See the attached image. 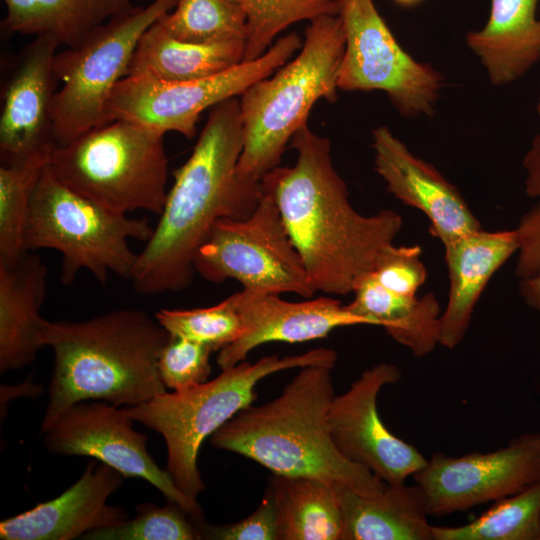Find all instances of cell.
<instances>
[{"instance_id": "obj_29", "label": "cell", "mask_w": 540, "mask_h": 540, "mask_svg": "<svg viewBox=\"0 0 540 540\" xmlns=\"http://www.w3.org/2000/svg\"><path fill=\"white\" fill-rule=\"evenodd\" d=\"M158 19L172 37L189 43L244 41L246 14L238 0H177Z\"/></svg>"}, {"instance_id": "obj_23", "label": "cell", "mask_w": 540, "mask_h": 540, "mask_svg": "<svg viewBox=\"0 0 540 540\" xmlns=\"http://www.w3.org/2000/svg\"><path fill=\"white\" fill-rule=\"evenodd\" d=\"M343 540H434L426 496L418 485L386 484L374 494L338 486Z\"/></svg>"}, {"instance_id": "obj_27", "label": "cell", "mask_w": 540, "mask_h": 540, "mask_svg": "<svg viewBox=\"0 0 540 540\" xmlns=\"http://www.w3.org/2000/svg\"><path fill=\"white\" fill-rule=\"evenodd\" d=\"M338 484L273 474L278 540H343Z\"/></svg>"}, {"instance_id": "obj_35", "label": "cell", "mask_w": 540, "mask_h": 540, "mask_svg": "<svg viewBox=\"0 0 540 540\" xmlns=\"http://www.w3.org/2000/svg\"><path fill=\"white\" fill-rule=\"evenodd\" d=\"M420 255L418 245L395 246L392 243L381 251L371 274L380 285L393 293L417 296L427 278Z\"/></svg>"}, {"instance_id": "obj_8", "label": "cell", "mask_w": 540, "mask_h": 540, "mask_svg": "<svg viewBox=\"0 0 540 540\" xmlns=\"http://www.w3.org/2000/svg\"><path fill=\"white\" fill-rule=\"evenodd\" d=\"M164 135L114 120L55 147L48 167L65 185L112 211L160 215L168 193Z\"/></svg>"}, {"instance_id": "obj_7", "label": "cell", "mask_w": 540, "mask_h": 540, "mask_svg": "<svg viewBox=\"0 0 540 540\" xmlns=\"http://www.w3.org/2000/svg\"><path fill=\"white\" fill-rule=\"evenodd\" d=\"M153 230L145 218H130L74 191L47 164L31 195L24 246L26 251H59L60 279L66 285L81 269L106 284L109 273L130 280L138 254L128 241L147 242Z\"/></svg>"}, {"instance_id": "obj_13", "label": "cell", "mask_w": 540, "mask_h": 540, "mask_svg": "<svg viewBox=\"0 0 540 540\" xmlns=\"http://www.w3.org/2000/svg\"><path fill=\"white\" fill-rule=\"evenodd\" d=\"M132 422L123 408L105 401H83L68 407L40 434L51 454L89 456L126 477L142 478L191 518L203 519L197 499L184 494L167 470L156 464L147 451V435L134 430Z\"/></svg>"}, {"instance_id": "obj_36", "label": "cell", "mask_w": 540, "mask_h": 540, "mask_svg": "<svg viewBox=\"0 0 540 540\" xmlns=\"http://www.w3.org/2000/svg\"><path fill=\"white\" fill-rule=\"evenodd\" d=\"M202 539L278 540V524L274 497L268 487L258 508L245 519L232 524L211 525L193 519Z\"/></svg>"}, {"instance_id": "obj_14", "label": "cell", "mask_w": 540, "mask_h": 540, "mask_svg": "<svg viewBox=\"0 0 540 540\" xmlns=\"http://www.w3.org/2000/svg\"><path fill=\"white\" fill-rule=\"evenodd\" d=\"M412 477L422 488L432 516L500 500L540 479V432H525L488 453L436 452Z\"/></svg>"}, {"instance_id": "obj_26", "label": "cell", "mask_w": 540, "mask_h": 540, "mask_svg": "<svg viewBox=\"0 0 540 540\" xmlns=\"http://www.w3.org/2000/svg\"><path fill=\"white\" fill-rule=\"evenodd\" d=\"M6 33L54 37L66 48L79 46L111 19L132 12L131 0H3Z\"/></svg>"}, {"instance_id": "obj_4", "label": "cell", "mask_w": 540, "mask_h": 540, "mask_svg": "<svg viewBox=\"0 0 540 540\" xmlns=\"http://www.w3.org/2000/svg\"><path fill=\"white\" fill-rule=\"evenodd\" d=\"M331 369L307 366L275 399L248 406L218 428L213 447L247 457L273 474L311 477L374 494L386 485L336 448L328 423Z\"/></svg>"}, {"instance_id": "obj_24", "label": "cell", "mask_w": 540, "mask_h": 540, "mask_svg": "<svg viewBox=\"0 0 540 540\" xmlns=\"http://www.w3.org/2000/svg\"><path fill=\"white\" fill-rule=\"evenodd\" d=\"M244 45V41L211 44L180 41L169 35L157 20L139 39L127 75L172 82L210 77L243 62Z\"/></svg>"}, {"instance_id": "obj_30", "label": "cell", "mask_w": 540, "mask_h": 540, "mask_svg": "<svg viewBox=\"0 0 540 540\" xmlns=\"http://www.w3.org/2000/svg\"><path fill=\"white\" fill-rule=\"evenodd\" d=\"M51 155L2 162L0 167V263L17 261L26 249L24 232L33 189Z\"/></svg>"}, {"instance_id": "obj_5", "label": "cell", "mask_w": 540, "mask_h": 540, "mask_svg": "<svg viewBox=\"0 0 540 540\" xmlns=\"http://www.w3.org/2000/svg\"><path fill=\"white\" fill-rule=\"evenodd\" d=\"M344 50L340 16L315 18L294 59L244 91L239 99L244 140L237 164L243 181L260 183L279 166L293 135L308 125L314 104L320 99H337Z\"/></svg>"}, {"instance_id": "obj_37", "label": "cell", "mask_w": 540, "mask_h": 540, "mask_svg": "<svg viewBox=\"0 0 540 540\" xmlns=\"http://www.w3.org/2000/svg\"><path fill=\"white\" fill-rule=\"evenodd\" d=\"M518 257L515 273L519 279L540 274V200L522 216L515 229Z\"/></svg>"}, {"instance_id": "obj_42", "label": "cell", "mask_w": 540, "mask_h": 540, "mask_svg": "<svg viewBox=\"0 0 540 540\" xmlns=\"http://www.w3.org/2000/svg\"><path fill=\"white\" fill-rule=\"evenodd\" d=\"M539 540H540V536H539Z\"/></svg>"}, {"instance_id": "obj_25", "label": "cell", "mask_w": 540, "mask_h": 540, "mask_svg": "<svg viewBox=\"0 0 540 540\" xmlns=\"http://www.w3.org/2000/svg\"><path fill=\"white\" fill-rule=\"evenodd\" d=\"M352 293L354 299L347 308L371 325L383 327L414 356H425L439 344L442 312L432 293L422 297L393 293L380 285L371 272L356 282Z\"/></svg>"}, {"instance_id": "obj_31", "label": "cell", "mask_w": 540, "mask_h": 540, "mask_svg": "<svg viewBox=\"0 0 540 540\" xmlns=\"http://www.w3.org/2000/svg\"><path fill=\"white\" fill-rule=\"evenodd\" d=\"M246 14L243 61L262 56L291 24L339 15L341 0H238Z\"/></svg>"}, {"instance_id": "obj_15", "label": "cell", "mask_w": 540, "mask_h": 540, "mask_svg": "<svg viewBox=\"0 0 540 540\" xmlns=\"http://www.w3.org/2000/svg\"><path fill=\"white\" fill-rule=\"evenodd\" d=\"M401 370L380 363L367 370L342 395L335 396L328 412L332 440L339 452L386 484L405 483L427 459L381 420L377 397L381 389L401 378Z\"/></svg>"}, {"instance_id": "obj_28", "label": "cell", "mask_w": 540, "mask_h": 540, "mask_svg": "<svg viewBox=\"0 0 540 540\" xmlns=\"http://www.w3.org/2000/svg\"><path fill=\"white\" fill-rule=\"evenodd\" d=\"M434 540H539L540 479L494 501L484 513L461 526H433Z\"/></svg>"}, {"instance_id": "obj_6", "label": "cell", "mask_w": 540, "mask_h": 540, "mask_svg": "<svg viewBox=\"0 0 540 540\" xmlns=\"http://www.w3.org/2000/svg\"><path fill=\"white\" fill-rule=\"evenodd\" d=\"M336 360V352L327 348L282 358L268 355L255 363L244 360L222 369L221 374L209 382L182 391L165 392L123 409L133 421L164 438L167 472L184 494L197 499L205 490L197 464L202 442L252 405L257 397V383L270 374L291 368L323 366L332 369Z\"/></svg>"}, {"instance_id": "obj_10", "label": "cell", "mask_w": 540, "mask_h": 540, "mask_svg": "<svg viewBox=\"0 0 540 540\" xmlns=\"http://www.w3.org/2000/svg\"><path fill=\"white\" fill-rule=\"evenodd\" d=\"M193 263L202 278L214 283L234 279L250 292H292L304 298L315 293L275 201L263 191L247 218L214 223Z\"/></svg>"}, {"instance_id": "obj_16", "label": "cell", "mask_w": 540, "mask_h": 540, "mask_svg": "<svg viewBox=\"0 0 540 540\" xmlns=\"http://www.w3.org/2000/svg\"><path fill=\"white\" fill-rule=\"evenodd\" d=\"M60 46L52 36L36 37L24 50L2 96L0 150L2 161L51 155L52 105L57 79L53 63Z\"/></svg>"}, {"instance_id": "obj_41", "label": "cell", "mask_w": 540, "mask_h": 540, "mask_svg": "<svg viewBox=\"0 0 540 540\" xmlns=\"http://www.w3.org/2000/svg\"><path fill=\"white\" fill-rule=\"evenodd\" d=\"M537 113H538L539 118H540V98H539V101H538V104H537Z\"/></svg>"}, {"instance_id": "obj_18", "label": "cell", "mask_w": 540, "mask_h": 540, "mask_svg": "<svg viewBox=\"0 0 540 540\" xmlns=\"http://www.w3.org/2000/svg\"><path fill=\"white\" fill-rule=\"evenodd\" d=\"M126 478L95 458L82 476L58 497L0 523L2 540H71L128 519L127 512L107 500Z\"/></svg>"}, {"instance_id": "obj_38", "label": "cell", "mask_w": 540, "mask_h": 540, "mask_svg": "<svg viewBox=\"0 0 540 540\" xmlns=\"http://www.w3.org/2000/svg\"><path fill=\"white\" fill-rule=\"evenodd\" d=\"M523 167L526 172V194L540 200V134L532 140L531 146L524 156Z\"/></svg>"}, {"instance_id": "obj_32", "label": "cell", "mask_w": 540, "mask_h": 540, "mask_svg": "<svg viewBox=\"0 0 540 540\" xmlns=\"http://www.w3.org/2000/svg\"><path fill=\"white\" fill-rule=\"evenodd\" d=\"M155 318L171 336L204 344L213 351H220L245 332L233 295L210 307L161 309Z\"/></svg>"}, {"instance_id": "obj_2", "label": "cell", "mask_w": 540, "mask_h": 540, "mask_svg": "<svg viewBox=\"0 0 540 540\" xmlns=\"http://www.w3.org/2000/svg\"><path fill=\"white\" fill-rule=\"evenodd\" d=\"M243 140L239 99L212 107L190 157L174 172L152 236L138 253L130 278L137 293L154 296L189 287L195 254L214 223L245 219L254 211L262 189L237 174Z\"/></svg>"}, {"instance_id": "obj_19", "label": "cell", "mask_w": 540, "mask_h": 540, "mask_svg": "<svg viewBox=\"0 0 540 540\" xmlns=\"http://www.w3.org/2000/svg\"><path fill=\"white\" fill-rule=\"evenodd\" d=\"M245 332L219 351L221 369L244 360L256 347L270 342L301 343L326 337L338 327L370 324L331 297L303 302L283 300L276 294L242 290L233 294Z\"/></svg>"}, {"instance_id": "obj_9", "label": "cell", "mask_w": 540, "mask_h": 540, "mask_svg": "<svg viewBox=\"0 0 540 540\" xmlns=\"http://www.w3.org/2000/svg\"><path fill=\"white\" fill-rule=\"evenodd\" d=\"M176 3L154 0L147 7L137 6L100 26L79 46L56 53L54 74L62 82L52 105L56 147L110 122L107 103L116 84L128 74L139 39Z\"/></svg>"}, {"instance_id": "obj_34", "label": "cell", "mask_w": 540, "mask_h": 540, "mask_svg": "<svg viewBox=\"0 0 540 540\" xmlns=\"http://www.w3.org/2000/svg\"><path fill=\"white\" fill-rule=\"evenodd\" d=\"M211 352L213 350L209 346L170 335L158 359L162 382L173 391L206 382L211 373Z\"/></svg>"}, {"instance_id": "obj_20", "label": "cell", "mask_w": 540, "mask_h": 540, "mask_svg": "<svg viewBox=\"0 0 540 540\" xmlns=\"http://www.w3.org/2000/svg\"><path fill=\"white\" fill-rule=\"evenodd\" d=\"M450 289L439 323V344L452 349L464 339L477 301L492 276L518 250L515 229L483 228L446 244Z\"/></svg>"}, {"instance_id": "obj_12", "label": "cell", "mask_w": 540, "mask_h": 540, "mask_svg": "<svg viewBox=\"0 0 540 540\" xmlns=\"http://www.w3.org/2000/svg\"><path fill=\"white\" fill-rule=\"evenodd\" d=\"M345 50L338 76L343 91L380 90L404 117L434 112L443 76L398 43L373 0H341Z\"/></svg>"}, {"instance_id": "obj_21", "label": "cell", "mask_w": 540, "mask_h": 540, "mask_svg": "<svg viewBox=\"0 0 540 540\" xmlns=\"http://www.w3.org/2000/svg\"><path fill=\"white\" fill-rule=\"evenodd\" d=\"M47 291V267L27 251L11 264L0 263V372L32 363L42 343L40 309Z\"/></svg>"}, {"instance_id": "obj_22", "label": "cell", "mask_w": 540, "mask_h": 540, "mask_svg": "<svg viewBox=\"0 0 540 540\" xmlns=\"http://www.w3.org/2000/svg\"><path fill=\"white\" fill-rule=\"evenodd\" d=\"M539 1L491 0L486 24L466 35L493 85L516 81L540 60Z\"/></svg>"}, {"instance_id": "obj_1", "label": "cell", "mask_w": 540, "mask_h": 540, "mask_svg": "<svg viewBox=\"0 0 540 540\" xmlns=\"http://www.w3.org/2000/svg\"><path fill=\"white\" fill-rule=\"evenodd\" d=\"M289 145L297 152L295 165L269 171L261 189L275 201L315 292L352 293L381 251L394 242L402 217L388 209L369 216L357 212L333 166L329 139L308 125Z\"/></svg>"}, {"instance_id": "obj_33", "label": "cell", "mask_w": 540, "mask_h": 540, "mask_svg": "<svg viewBox=\"0 0 540 540\" xmlns=\"http://www.w3.org/2000/svg\"><path fill=\"white\" fill-rule=\"evenodd\" d=\"M85 540H199L201 535L191 516L177 503L159 507L153 503L136 506L129 520L85 533Z\"/></svg>"}, {"instance_id": "obj_40", "label": "cell", "mask_w": 540, "mask_h": 540, "mask_svg": "<svg viewBox=\"0 0 540 540\" xmlns=\"http://www.w3.org/2000/svg\"><path fill=\"white\" fill-rule=\"evenodd\" d=\"M394 1L403 6H413L420 3L423 0H394Z\"/></svg>"}, {"instance_id": "obj_17", "label": "cell", "mask_w": 540, "mask_h": 540, "mask_svg": "<svg viewBox=\"0 0 540 540\" xmlns=\"http://www.w3.org/2000/svg\"><path fill=\"white\" fill-rule=\"evenodd\" d=\"M375 170L387 189L429 220V232L443 245L482 229L459 189L433 165L415 156L386 126L373 130Z\"/></svg>"}, {"instance_id": "obj_39", "label": "cell", "mask_w": 540, "mask_h": 540, "mask_svg": "<svg viewBox=\"0 0 540 540\" xmlns=\"http://www.w3.org/2000/svg\"><path fill=\"white\" fill-rule=\"evenodd\" d=\"M519 293L529 307L540 312V274L520 279Z\"/></svg>"}, {"instance_id": "obj_11", "label": "cell", "mask_w": 540, "mask_h": 540, "mask_svg": "<svg viewBox=\"0 0 540 540\" xmlns=\"http://www.w3.org/2000/svg\"><path fill=\"white\" fill-rule=\"evenodd\" d=\"M302 44L298 34L292 32L280 37L259 58L197 80L172 82L127 75L116 84L109 98L108 119L193 138L204 110L241 96L253 83L287 63Z\"/></svg>"}, {"instance_id": "obj_3", "label": "cell", "mask_w": 540, "mask_h": 540, "mask_svg": "<svg viewBox=\"0 0 540 540\" xmlns=\"http://www.w3.org/2000/svg\"><path fill=\"white\" fill-rule=\"evenodd\" d=\"M170 334L141 309L126 308L83 321H48L42 343L54 352L40 433L78 402L136 406L167 392L158 359Z\"/></svg>"}]
</instances>
